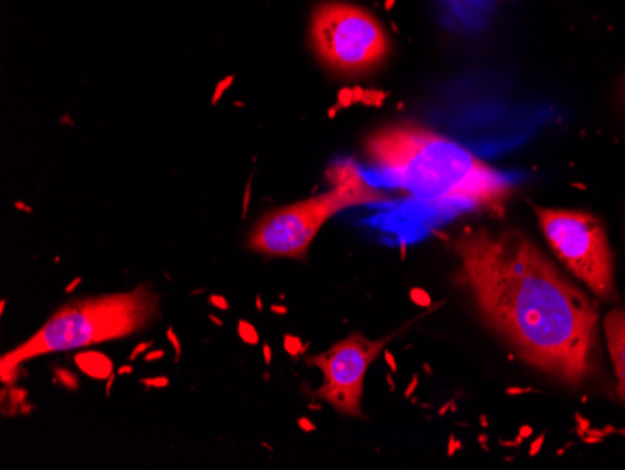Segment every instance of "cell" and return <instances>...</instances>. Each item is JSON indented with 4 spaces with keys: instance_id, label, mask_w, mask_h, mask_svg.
<instances>
[{
    "instance_id": "obj_1",
    "label": "cell",
    "mask_w": 625,
    "mask_h": 470,
    "mask_svg": "<svg viewBox=\"0 0 625 470\" xmlns=\"http://www.w3.org/2000/svg\"><path fill=\"white\" fill-rule=\"evenodd\" d=\"M452 247L457 285L521 360L569 388L598 377V306L524 233L468 227Z\"/></svg>"
},
{
    "instance_id": "obj_2",
    "label": "cell",
    "mask_w": 625,
    "mask_h": 470,
    "mask_svg": "<svg viewBox=\"0 0 625 470\" xmlns=\"http://www.w3.org/2000/svg\"><path fill=\"white\" fill-rule=\"evenodd\" d=\"M365 156L390 186L444 216L485 212L502 218L516 187L476 154L418 124H392L371 133Z\"/></svg>"
},
{
    "instance_id": "obj_3",
    "label": "cell",
    "mask_w": 625,
    "mask_h": 470,
    "mask_svg": "<svg viewBox=\"0 0 625 470\" xmlns=\"http://www.w3.org/2000/svg\"><path fill=\"white\" fill-rule=\"evenodd\" d=\"M158 315L159 296L150 285H139L130 292L70 302L56 309L36 334L2 356V383H13L17 369L32 358L130 338L147 328Z\"/></svg>"
},
{
    "instance_id": "obj_4",
    "label": "cell",
    "mask_w": 625,
    "mask_h": 470,
    "mask_svg": "<svg viewBox=\"0 0 625 470\" xmlns=\"http://www.w3.org/2000/svg\"><path fill=\"white\" fill-rule=\"evenodd\" d=\"M332 190L264 214L249 235L253 252L273 259H304L324 225L342 210L388 204L386 193L373 186L350 161L328 171Z\"/></svg>"
},
{
    "instance_id": "obj_5",
    "label": "cell",
    "mask_w": 625,
    "mask_h": 470,
    "mask_svg": "<svg viewBox=\"0 0 625 470\" xmlns=\"http://www.w3.org/2000/svg\"><path fill=\"white\" fill-rule=\"evenodd\" d=\"M311 44L322 64L341 75L369 73L390 53V38L380 21L347 2H326L313 11Z\"/></svg>"
},
{
    "instance_id": "obj_6",
    "label": "cell",
    "mask_w": 625,
    "mask_h": 470,
    "mask_svg": "<svg viewBox=\"0 0 625 470\" xmlns=\"http://www.w3.org/2000/svg\"><path fill=\"white\" fill-rule=\"evenodd\" d=\"M558 261L601 300H616L614 257L603 221L584 210L533 208Z\"/></svg>"
},
{
    "instance_id": "obj_7",
    "label": "cell",
    "mask_w": 625,
    "mask_h": 470,
    "mask_svg": "<svg viewBox=\"0 0 625 470\" xmlns=\"http://www.w3.org/2000/svg\"><path fill=\"white\" fill-rule=\"evenodd\" d=\"M392 338L367 339L356 332L321 354L309 356L305 364L322 371V386L313 392V397L333 407L339 414L365 420L361 410L365 375Z\"/></svg>"
},
{
    "instance_id": "obj_8",
    "label": "cell",
    "mask_w": 625,
    "mask_h": 470,
    "mask_svg": "<svg viewBox=\"0 0 625 470\" xmlns=\"http://www.w3.org/2000/svg\"><path fill=\"white\" fill-rule=\"evenodd\" d=\"M605 335L616 371V392L625 403V311L614 309L605 319Z\"/></svg>"
},
{
    "instance_id": "obj_9",
    "label": "cell",
    "mask_w": 625,
    "mask_h": 470,
    "mask_svg": "<svg viewBox=\"0 0 625 470\" xmlns=\"http://www.w3.org/2000/svg\"><path fill=\"white\" fill-rule=\"evenodd\" d=\"M73 364L79 367V371L94 381H107L114 375V366L111 358L101 350L81 349L73 356Z\"/></svg>"
},
{
    "instance_id": "obj_10",
    "label": "cell",
    "mask_w": 625,
    "mask_h": 470,
    "mask_svg": "<svg viewBox=\"0 0 625 470\" xmlns=\"http://www.w3.org/2000/svg\"><path fill=\"white\" fill-rule=\"evenodd\" d=\"M236 332H238V338L242 339L245 345L255 347V345L261 343V335H259L255 326L251 323H247V321H244V319L238 321V324H236Z\"/></svg>"
},
{
    "instance_id": "obj_11",
    "label": "cell",
    "mask_w": 625,
    "mask_h": 470,
    "mask_svg": "<svg viewBox=\"0 0 625 470\" xmlns=\"http://www.w3.org/2000/svg\"><path fill=\"white\" fill-rule=\"evenodd\" d=\"M53 383L58 384V386H64V388L70 390V392H77V390H79V378H77V375H73V373L64 369V367L55 369V378H53Z\"/></svg>"
},
{
    "instance_id": "obj_12",
    "label": "cell",
    "mask_w": 625,
    "mask_h": 470,
    "mask_svg": "<svg viewBox=\"0 0 625 470\" xmlns=\"http://www.w3.org/2000/svg\"><path fill=\"white\" fill-rule=\"evenodd\" d=\"M309 343H304L298 335H292V334H287L283 338V349L288 356H292V358H298L302 356L307 350Z\"/></svg>"
},
{
    "instance_id": "obj_13",
    "label": "cell",
    "mask_w": 625,
    "mask_h": 470,
    "mask_svg": "<svg viewBox=\"0 0 625 470\" xmlns=\"http://www.w3.org/2000/svg\"><path fill=\"white\" fill-rule=\"evenodd\" d=\"M410 300H412L418 307H431V304H433L429 292H425V290L419 289V287H414V289L410 290Z\"/></svg>"
},
{
    "instance_id": "obj_14",
    "label": "cell",
    "mask_w": 625,
    "mask_h": 470,
    "mask_svg": "<svg viewBox=\"0 0 625 470\" xmlns=\"http://www.w3.org/2000/svg\"><path fill=\"white\" fill-rule=\"evenodd\" d=\"M167 339H169L171 345H173V349H174V361L178 364L180 358H182V343H180V338L176 335V332H174L173 326H169V328H167Z\"/></svg>"
},
{
    "instance_id": "obj_15",
    "label": "cell",
    "mask_w": 625,
    "mask_h": 470,
    "mask_svg": "<svg viewBox=\"0 0 625 470\" xmlns=\"http://www.w3.org/2000/svg\"><path fill=\"white\" fill-rule=\"evenodd\" d=\"M169 377H148V378H142L141 384L142 386H147V388H167L169 386Z\"/></svg>"
},
{
    "instance_id": "obj_16",
    "label": "cell",
    "mask_w": 625,
    "mask_h": 470,
    "mask_svg": "<svg viewBox=\"0 0 625 470\" xmlns=\"http://www.w3.org/2000/svg\"><path fill=\"white\" fill-rule=\"evenodd\" d=\"M208 304L216 309H221V311H228L230 309V304L225 296H219V295H210L208 296Z\"/></svg>"
},
{
    "instance_id": "obj_17",
    "label": "cell",
    "mask_w": 625,
    "mask_h": 470,
    "mask_svg": "<svg viewBox=\"0 0 625 470\" xmlns=\"http://www.w3.org/2000/svg\"><path fill=\"white\" fill-rule=\"evenodd\" d=\"M152 347H154L152 339H150V341H144V343H139L135 347V349L131 350V354L128 356V361H135L137 358H139V356L142 354V352H148V350L152 349Z\"/></svg>"
},
{
    "instance_id": "obj_18",
    "label": "cell",
    "mask_w": 625,
    "mask_h": 470,
    "mask_svg": "<svg viewBox=\"0 0 625 470\" xmlns=\"http://www.w3.org/2000/svg\"><path fill=\"white\" fill-rule=\"evenodd\" d=\"M161 358H165L163 349H154V350H148V352H144V361H147V364H152V361L161 360Z\"/></svg>"
},
{
    "instance_id": "obj_19",
    "label": "cell",
    "mask_w": 625,
    "mask_h": 470,
    "mask_svg": "<svg viewBox=\"0 0 625 470\" xmlns=\"http://www.w3.org/2000/svg\"><path fill=\"white\" fill-rule=\"evenodd\" d=\"M298 427H299V429H302V431H305V433H313V431H315V423H313V421H311V420H307V418H299V420H298Z\"/></svg>"
},
{
    "instance_id": "obj_20",
    "label": "cell",
    "mask_w": 625,
    "mask_h": 470,
    "mask_svg": "<svg viewBox=\"0 0 625 470\" xmlns=\"http://www.w3.org/2000/svg\"><path fill=\"white\" fill-rule=\"evenodd\" d=\"M262 356H264V364L270 366V364H272V347L268 343L262 345Z\"/></svg>"
},
{
    "instance_id": "obj_21",
    "label": "cell",
    "mask_w": 625,
    "mask_h": 470,
    "mask_svg": "<svg viewBox=\"0 0 625 470\" xmlns=\"http://www.w3.org/2000/svg\"><path fill=\"white\" fill-rule=\"evenodd\" d=\"M384 358H386L388 366H390L392 373L397 371V361H395V358H393V354H392V352H390V350H384Z\"/></svg>"
},
{
    "instance_id": "obj_22",
    "label": "cell",
    "mask_w": 625,
    "mask_h": 470,
    "mask_svg": "<svg viewBox=\"0 0 625 470\" xmlns=\"http://www.w3.org/2000/svg\"><path fill=\"white\" fill-rule=\"evenodd\" d=\"M530 435H532V429H530V427L528 426L521 427V431H519V435H516V444L522 443V440H524L526 437H530Z\"/></svg>"
},
{
    "instance_id": "obj_23",
    "label": "cell",
    "mask_w": 625,
    "mask_h": 470,
    "mask_svg": "<svg viewBox=\"0 0 625 470\" xmlns=\"http://www.w3.org/2000/svg\"><path fill=\"white\" fill-rule=\"evenodd\" d=\"M116 375H118V377H124V375H131V373H133V366H131V364H125V366H122V367H118V369H116Z\"/></svg>"
},
{
    "instance_id": "obj_24",
    "label": "cell",
    "mask_w": 625,
    "mask_h": 470,
    "mask_svg": "<svg viewBox=\"0 0 625 470\" xmlns=\"http://www.w3.org/2000/svg\"><path fill=\"white\" fill-rule=\"evenodd\" d=\"M462 448L461 443H457L455 437H450V446H447V455H453L455 454V450Z\"/></svg>"
},
{
    "instance_id": "obj_25",
    "label": "cell",
    "mask_w": 625,
    "mask_h": 470,
    "mask_svg": "<svg viewBox=\"0 0 625 470\" xmlns=\"http://www.w3.org/2000/svg\"><path fill=\"white\" fill-rule=\"evenodd\" d=\"M543 440H545L543 435H541V437H538V440H536V443L532 444V448H530V455L539 454V450H541V444H543Z\"/></svg>"
},
{
    "instance_id": "obj_26",
    "label": "cell",
    "mask_w": 625,
    "mask_h": 470,
    "mask_svg": "<svg viewBox=\"0 0 625 470\" xmlns=\"http://www.w3.org/2000/svg\"><path fill=\"white\" fill-rule=\"evenodd\" d=\"M81 281H82V278H75V279H73V281H70V283H68V287H66V289H64L66 295H70V292H73V290L77 289V285L81 283Z\"/></svg>"
},
{
    "instance_id": "obj_27",
    "label": "cell",
    "mask_w": 625,
    "mask_h": 470,
    "mask_svg": "<svg viewBox=\"0 0 625 470\" xmlns=\"http://www.w3.org/2000/svg\"><path fill=\"white\" fill-rule=\"evenodd\" d=\"M270 311L276 313V315H287L288 309H287V307H285V306H279V304H273V306H270Z\"/></svg>"
},
{
    "instance_id": "obj_28",
    "label": "cell",
    "mask_w": 625,
    "mask_h": 470,
    "mask_svg": "<svg viewBox=\"0 0 625 470\" xmlns=\"http://www.w3.org/2000/svg\"><path fill=\"white\" fill-rule=\"evenodd\" d=\"M418 383H419V378H418V377H416V375H414V377H412V381H410V386H408V388H407V392H404V395H407V397H410V395H412L414 388H416V386H418Z\"/></svg>"
},
{
    "instance_id": "obj_29",
    "label": "cell",
    "mask_w": 625,
    "mask_h": 470,
    "mask_svg": "<svg viewBox=\"0 0 625 470\" xmlns=\"http://www.w3.org/2000/svg\"><path fill=\"white\" fill-rule=\"evenodd\" d=\"M116 377H118V375L114 373V375H111V377L107 378V384H105V394H107V397L111 395V388H113V383L116 381Z\"/></svg>"
},
{
    "instance_id": "obj_30",
    "label": "cell",
    "mask_w": 625,
    "mask_h": 470,
    "mask_svg": "<svg viewBox=\"0 0 625 470\" xmlns=\"http://www.w3.org/2000/svg\"><path fill=\"white\" fill-rule=\"evenodd\" d=\"M620 101H621V107L625 109V75L620 82Z\"/></svg>"
},
{
    "instance_id": "obj_31",
    "label": "cell",
    "mask_w": 625,
    "mask_h": 470,
    "mask_svg": "<svg viewBox=\"0 0 625 470\" xmlns=\"http://www.w3.org/2000/svg\"><path fill=\"white\" fill-rule=\"evenodd\" d=\"M208 321L212 324H216V326H223V321H221L218 315H208Z\"/></svg>"
},
{
    "instance_id": "obj_32",
    "label": "cell",
    "mask_w": 625,
    "mask_h": 470,
    "mask_svg": "<svg viewBox=\"0 0 625 470\" xmlns=\"http://www.w3.org/2000/svg\"><path fill=\"white\" fill-rule=\"evenodd\" d=\"M255 307H256V311H262V309H264V306H262V298H261V295H256V296H255Z\"/></svg>"
}]
</instances>
